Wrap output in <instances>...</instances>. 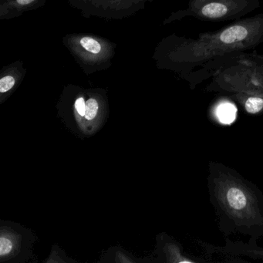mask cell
<instances>
[{
	"label": "cell",
	"mask_w": 263,
	"mask_h": 263,
	"mask_svg": "<svg viewBox=\"0 0 263 263\" xmlns=\"http://www.w3.org/2000/svg\"><path fill=\"white\" fill-rule=\"evenodd\" d=\"M16 80L12 75H6L0 80V93H5L14 87Z\"/></svg>",
	"instance_id": "obj_9"
},
{
	"label": "cell",
	"mask_w": 263,
	"mask_h": 263,
	"mask_svg": "<svg viewBox=\"0 0 263 263\" xmlns=\"http://www.w3.org/2000/svg\"><path fill=\"white\" fill-rule=\"evenodd\" d=\"M236 110L231 104H222L218 106L216 111V118L218 122L221 124H230L235 120Z\"/></svg>",
	"instance_id": "obj_7"
},
{
	"label": "cell",
	"mask_w": 263,
	"mask_h": 263,
	"mask_svg": "<svg viewBox=\"0 0 263 263\" xmlns=\"http://www.w3.org/2000/svg\"><path fill=\"white\" fill-rule=\"evenodd\" d=\"M263 43V13L240 20L195 39L174 36L161 44L158 62L164 68L179 73L195 88L204 80L245 52Z\"/></svg>",
	"instance_id": "obj_1"
},
{
	"label": "cell",
	"mask_w": 263,
	"mask_h": 263,
	"mask_svg": "<svg viewBox=\"0 0 263 263\" xmlns=\"http://www.w3.org/2000/svg\"><path fill=\"white\" fill-rule=\"evenodd\" d=\"M12 241L8 238L2 237L0 240V255L4 257L9 255L12 250Z\"/></svg>",
	"instance_id": "obj_11"
},
{
	"label": "cell",
	"mask_w": 263,
	"mask_h": 263,
	"mask_svg": "<svg viewBox=\"0 0 263 263\" xmlns=\"http://www.w3.org/2000/svg\"><path fill=\"white\" fill-rule=\"evenodd\" d=\"M259 6V0H189L187 7L174 13L165 24L185 17L211 22L241 20Z\"/></svg>",
	"instance_id": "obj_4"
},
{
	"label": "cell",
	"mask_w": 263,
	"mask_h": 263,
	"mask_svg": "<svg viewBox=\"0 0 263 263\" xmlns=\"http://www.w3.org/2000/svg\"><path fill=\"white\" fill-rule=\"evenodd\" d=\"M39 0H13V7L14 10H25L33 7Z\"/></svg>",
	"instance_id": "obj_10"
},
{
	"label": "cell",
	"mask_w": 263,
	"mask_h": 263,
	"mask_svg": "<svg viewBox=\"0 0 263 263\" xmlns=\"http://www.w3.org/2000/svg\"><path fill=\"white\" fill-rule=\"evenodd\" d=\"M66 44L83 68L90 69L91 71L93 69L105 68V64L112 58L111 44L100 38L79 35L70 36Z\"/></svg>",
	"instance_id": "obj_5"
},
{
	"label": "cell",
	"mask_w": 263,
	"mask_h": 263,
	"mask_svg": "<svg viewBox=\"0 0 263 263\" xmlns=\"http://www.w3.org/2000/svg\"><path fill=\"white\" fill-rule=\"evenodd\" d=\"M208 90L229 93L249 115L263 112V67L250 54L231 60L213 76Z\"/></svg>",
	"instance_id": "obj_3"
},
{
	"label": "cell",
	"mask_w": 263,
	"mask_h": 263,
	"mask_svg": "<svg viewBox=\"0 0 263 263\" xmlns=\"http://www.w3.org/2000/svg\"><path fill=\"white\" fill-rule=\"evenodd\" d=\"M75 108H76L77 112L78 115L83 118L85 117L86 115V102L85 100L83 97H80L76 100L75 102Z\"/></svg>",
	"instance_id": "obj_12"
},
{
	"label": "cell",
	"mask_w": 263,
	"mask_h": 263,
	"mask_svg": "<svg viewBox=\"0 0 263 263\" xmlns=\"http://www.w3.org/2000/svg\"><path fill=\"white\" fill-rule=\"evenodd\" d=\"M207 187L224 237L242 235L255 241L263 238V193L255 184L235 169L210 161Z\"/></svg>",
	"instance_id": "obj_2"
},
{
	"label": "cell",
	"mask_w": 263,
	"mask_h": 263,
	"mask_svg": "<svg viewBox=\"0 0 263 263\" xmlns=\"http://www.w3.org/2000/svg\"><path fill=\"white\" fill-rule=\"evenodd\" d=\"M152 0H70L84 16L107 20L122 19L144 8Z\"/></svg>",
	"instance_id": "obj_6"
},
{
	"label": "cell",
	"mask_w": 263,
	"mask_h": 263,
	"mask_svg": "<svg viewBox=\"0 0 263 263\" xmlns=\"http://www.w3.org/2000/svg\"><path fill=\"white\" fill-rule=\"evenodd\" d=\"M98 108H99V105H98V101L95 98H90L86 102V115L84 118L88 121L93 120L98 114Z\"/></svg>",
	"instance_id": "obj_8"
}]
</instances>
